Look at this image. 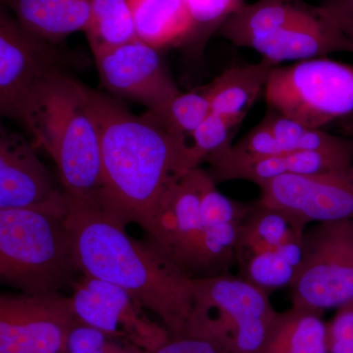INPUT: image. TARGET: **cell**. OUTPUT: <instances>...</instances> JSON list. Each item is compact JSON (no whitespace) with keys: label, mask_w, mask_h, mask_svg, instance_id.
Returning <instances> with one entry per match:
<instances>
[{"label":"cell","mask_w":353,"mask_h":353,"mask_svg":"<svg viewBox=\"0 0 353 353\" xmlns=\"http://www.w3.org/2000/svg\"><path fill=\"white\" fill-rule=\"evenodd\" d=\"M101 143V210L126 227L146 229L158 201L188 172V145L148 114L137 116L117 99L88 88Z\"/></svg>","instance_id":"6da1fadb"},{"label":"cell","mask_w":353,"mask_h":353,"mask_svg":"<svg viewBox=\"0 0 353 353\" xmlns=\"http://www.w3.org/2000/svg\"><path fill=\"white\" fill-rule=\"evenodd\" d=\"M65 224L77 270L105 281L132 294L159 318L170 338L187 334L194 281L162 259L145 241L99 209L69 201Z\"/></svg>","instance_id":"7a4b0ae2"},{"label":"cell","mask_w":353,"mask_h":353,"mask_svg":"<svg viewBox=\"0 0 353 353\" xmlns=\"http://www.w3.org/2000/svg\"><path fill=\"white\" fill-rule=\"evenodd\" d=\"M88 88L53 67L32 88L21 125L57 164L69 201L101 210V143Z\"/></svg>","instance_id":"3957f363"},{"label":"cell","mask_w":353,"mask_h":353,"mask_svg":"<svg viewBox=\"0 0 353 353\" xmlns=\"http://www.w3.org/2000/svg\"><path fill=\"white\" fill-rule=\"evenodd\" d=\"M77 270L65 216L34 208L0 209V287L61 294Z\"/></svg>","instance_id":"277c9868"},{"label":"cell","mask_w":353,"mask_h":353,"mask_svg":"<svg viewBox=\"0 0 353 353\" xmlns=\"http://www.w3.org/2000/svg\"><path fill=\"white\" fill-rule=\"evenodd\" d=\"M203 171L194 169L164 190L145 230V243L188 278L227 274L236 264V248L202 219Z\"/></svg>","instance_id":"5b68a950"},{"label":"cell","mask_w":353,"mask_h":353,"mask_svg":"<svg viewBox=\"0 0 353 353\" xmlns=\"http://www.w3.org/2000/svg\"><path fill=\"white\" fill-rule=\"evenodd\" d=\"M187 334L220 343L230 353H257L279 314L268 292L229 273L194 279Z\"/></svg>","instance_id":"8992f818"},{"label":"cell","mask_w":353,"mask_h":353,"mask_svg":"<svg viewBox=\"0 0 353 353\" xmlns=\"http://www.w3.org/2000/svg\"><path fill=\"white\" fill-rule=\"evenodd\" d=\"M264 94L268 108L322 129L353 112V65L321 57L277 66Z\"/></svg>","instance_id":"52a82bcc"},{"label":"cell","mask_w":353,"mask_h":353,"mask_svg":"<svg viewBox=\"0 0 353 353\" xmlns=\"http://www.w3.org/2000/svg\"><path fill=\"white\" fill-rule=\"evenodd\" d=\"M290 289L292 307L319 314L353 301V220L306 229L303 259Z\"/></svg>","instance_id":"ba28073f"},{"label":"cell","mask_w":353,"mask_h":353,"mask_svg":"<svg viewBox=\"0 0 353 353\" xmlns=\"http://www.w3.org/2000/svg\"><path fill=\"white\" fill-rule=\"evenodd\" d=\"M70 296L0 292V353H61L78 323Z\"/></svg>","instance_id":"9c48e42d"},{"label":"cell","mask_w":353,"mask_h":353,"mask_svg":"<svg viewBox=\"0 0 353 353\" xmlns=\"http://www.w3.org/2000/svg\"><path fill=\"white\" fill-rule=\"evenodd\" d=\"M70 296L77 320L124 339L148 352L169 340L168 332L153 322L143 306L118 285L85 276L73 284Z\"/></svg>","instance_id":"30bf717a"},{"label":"cell","mask_w":353,"mask_h":353,"mask_svg":"<svg viewBox=\"0 0 353 353\" xmlns=\"http://www.w3.org/2000/svg\"><path fill=\"white\" fill-rule=\"evenodd\" d=\"M53 44L28 32L0 4V115L22 123L26 102L39 78L61 66Z\"/></svg>","instance_id":"8fae6325"},{"label":"cell","mask_w":353,"mask_h":353,"mask_svg":"<svg viewBox=\"0 0 353 353\" xmlns=\"http://www.w3.org/2000/svg\"><path fill=\"white\" fill-rule=\"evenodd\" d=\"M160 50L139 39L94 54L103 87L115 97L157 110L180 94Z\"/></svg>","instance_id":"7c38bea8"},{"label":"cell","mask_w":353,"mask_h":353,"mask_svg":"<svg viewBox=\"0 0 353 353\" xmlns=\"http://www.w3.org/2000/svg\"><path fill=\"white\" fill-rule=\"evenodd\" d=\"M259 188V203L282 209L307 224L353 220V163L325 173L279 176Z\"/></svg>","instance_id":"4fadbf2b"},{"label":"cell","mask_w":353,"mask_h":353,"mask_svg":"<svg viewBox=\"0 0 353 353\" xmlns=\"http://www.w3.org/2000/svg\"><path fill=\"white\" fill-rule=\"evenodd\" d=\"M0 115V209L34 208L65 216L69 199L37 154L32 141Z\"/></svg>","instance_id":"5bb4252c"},{"label":"cell","mask_w":353,"mask_h":353,"mask_svg":"<svg viewBox=\"0 0 353 353\" xmlns=\"http://www.w3.org/2000/svg\"><path fill=\"white\" fill-rule=\"evenodd\" d=\"M206 170L216 185L248 181L257 187L285 175H312L340 170L353 163L352 152H288L256 159H236L225 154L209 157Z\"/></svg>","instance_id":"9a60e30c"},{"label":"cell","mask_w":353,"mask_h":353,"mask_svg":"<svg viewBox=\"0 0 353 353\" xmlns=\"http://www.w3.org/2000/svg\"><path fill=\"white\" fill-rule=\"evenodd\" d=\"M246 48L277 65L325 57L338 51L353 53L350 43L318 10L312 19L252 39Z\"/></svg>","instance_id":"2e32d148"},{"label":"cell","mask_w":353,"mask_h":353,"mask_svg":"<svg viewBox=\"0 0 353 353\" xmlns=\"http://www.w3.org/2000/svg\"><path fill=\"white\" fill-rule=\"evenodd\" d=\"M316 15V6L303 0H257L245 3L230 16L218 32L234 46L246 48L252 39L305 22Z\"/></svg>","instance_id":"e0dca14e"},{"label":"cell","mask_w":353,"mask_h":353,"mask_svg":"<svg viewBox=\"0 0 353 353\" xmlns=\"http://www.w3.org/2000/svg\"><path fill=\"white\" fill-rule=\"evenodd\" d=\"M28 32L54 44L85 31L90 0H0Z\"/></svg>","instance_id":"ac0fdd59"},{"label":"cell","mask_w":353,"mask_h":353,"mask_svg":"<svg viewBox=\"0 0 353 353\" xmlns=\"http://www.w3.org/2000/svg\"><path fill=\"white\" fill-rule=\"evenodd\" d=\"M307 223L282 209L253 202L239 232L236 259L250 253L296 250L303 243Z\"/></svg>","instance_id":"d6986e66"},{"label":"cell","mask_w":353,"mask_h":353,"mask_svg":"<svg viewBox=\"0 0 353 353\" xmlns=\"http://www.w3.org/2000/svg\"><path fill=\"white\" fill-rule=\"evenodd\" d=\"M137 38L158 50L189 43L194 21L185 0H127Z\"/></svg>","instance_id":"ffe728a7"},{"label":"cell","mask_w":353,"mask_h":353,"mask_svg":"<svg viewBox=\"0 0 353 353\" xmlns=\"http://www.w3.org/2000/svg\"><path fill=\"white\" fill-rule=\"evenodd\" d=\"M279 65L262 58L259 63L233 65L202 87L211 112L245 118Z\"/></svg>","instance_id":"44dd1931"},{"label":"cell","mask_w":353,"mask_h":353,"mask_svg":"<svg viewBox=\"0 0 353 353\" xmlns=\"http://www.w3.org/2000/svg\"><path fill=\"white\" fill-rule=\"evenodd\" d=\"M257 353H328L322 314L292 307L280 313Z\"/></svg>","instance_id":"7402d4cb"},{"label":"cell","mask_w":353,"mask_h":353,"mask_svg":"<svg viewBox=\"0 0 353 353\" xmlns=\"http://www.w3.org/2000/svg\"><path fill=\"white\" fill-rule=\"evenodd\" d=\"M83 32L94 54L138 39L127 0H90Z\"/></svg>","instance_id":"603a6c76"},{"label":"cell","mask_w":353,"mask_h":353,"mask_svg":"<svg viewBox=\"0 0 353 353\" xmlns=\"http://www.w3.org/2000/svg\"><path fill=\"white\" fill-rule=\"evenodd\" d=\"M285 152H352V139L301 124L268 108L263 119Z\"/></svg>","instance_id":"cb8c5ba5"},{"label":"cell","mask_w":353,"mask_h":353,"mask_svg":"<svg viewBox=\"0 0 353 353\" xmlns=\"http://www.w3.org/2000/svg\"><path fill=\"white\" fill-rule=\"evenodd\" d=\"M303 259L301 252L268 250L241 255L236 259L241 278L270 292L290 287Z\"/></svg>","instance_id":"d4e9b609"},{"label":"cell","mask_w":353,"mask_h":353,"mask_svg":"<svg viewBox=\"0 0 353 353\" xmlns=\"http://www.w3.org/2000/svg\"><path fill=\"white\" fill-rule=\"evenodd\" d=\"M145 113L189 148L192 134L211 113V109L201 87L185 94L180 92L162 108Z\"/></svg>","instance_id":"484cf974"},{"label":"cell","mask_w":353,"mask_h":353,"mask_svg":"<svg viewBox=\"0 0 353 353\" xmlns=\"http://www.w3.org/2000/svg\"><path fill=\"white\" fill-rule=\"evenodd\" d=\"M243 118L211 112L192 134L187 153L190 171L199 168V165L212 155L231 148L234 134Z\"/></svg>","instance_id":"4316f807"},{"label":"cell","mask_w":353,"mask_h":353,"mask_svg":"<svg viewBox=\"0 0 353 353\" xmlns=\"http://www.w3.org/2000/svg\"><path fill=\"white\" fill-rule=\"evenodd\" d=\"M192 21L194 32L188 46L201 55L211 37L221 26L245 6V0H185Z\"/></svg>","instance_id":"83f0119b"},{"label":"cell","mask_w":353,"mask_h":353,"mask_svg":"<svg viewBox=\"0 0 353 353\" xmlns=\"http://www.w3.org/2000/svg\"><path fill=\"white\" fill-rule=\"evenodd\" d=\"M65 353H150L124 339L78 322L67 336Z\"/></svg>","instance_id":"f1b7e54d"},{"label":"cell","mask_w":353,"mask_h":353,"mask_svg":"<svg viewBox=\"0 0 353 353\" xmlns=\"http://www.w3.org/2000/svg\"><path fill=\"white\" fill-rule=\"evenodd\" d=\"M284 152H285L270 128L262 120L236 145L218 154H225L236 159H256Z\"/></svg>","instance_id":"f546056e"},{"label":"cell","mask_w":353,"mask_h":353,"mask_svg":"<svg viewBox=\"0 0 353 353\" xmlns=\"http://www.w3.org/2000/svg\"><path fill=\"white\" fill-rule=\"evenodd\" d=\"M328 353H353V301L338 308L327 324Z\"/></svg>","instance_id":"4dcf8cb0"},{"label":"cell","mask_w":353,"mask_h":353,"mask_svg":"<svg viewBox=\"0 0 353 353\" xmlns=\"http://www.w3.org/2000/svg\"><path fill=\"white\" fill-rule=\"evenodd\" d=\"M316 7L318 12L343 34L353 50V0H323Z\"/></svg>","instance_id":"1f68e13d"},{"label":"cell","mask_w":353,"mask_h":353,"mask_svg":"<svg viewBox=\"0 0 353 353\" xmlns=\"http://www.w3.org/2000/svg\"><path fill=\"white\" fill-rule=\"evenodd\" d=\"M150 353H230L220 343L205 336L185 334L169 338Z\"/></svg>","instance_id":"d6a6232c"},{"label":"cell","mask_w":353,"mask_h":353,"mask_svg":"<svg viewBox=\"0 0 353 353\" xmlns=\"http://www.w3.org/2000/svg\"><path fill=\"white\" fill-rule=\"evenodd\" d=\"M334 123L338 127L339 132H341V136L353 141V112Z\"/></svg>","instance_id":"836d02e7"},{"label":"cell","mask_w":353,"mask_h":353,"mask_svg":"<svg viewBox=\"0 0 353 353\" xmlns=\"http://www.w3.org/2000/svg\"><path fill=\"white\" fill-rule=\"evenodd\" d=\"M61 353H65V352H61Z\"/></svg>","instance_id":"e575fe53"}]
</instances>
